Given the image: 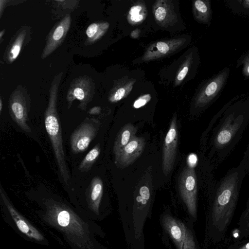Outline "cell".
Returning a JSON list of instances; mask_svg holds the SVG:
<instances>
[{"label": "cell", "instance_id": "cell-8", "mask_svg": "<svg viewBox=\"0 0 249 249\" xmlns=\"http://www.w3.org/2000/svg\"><path fill=\"white\" fill-rule=\"evenodd\" d=\"M95 86L92 79L88 76H79L74 79L69 88L66 99L68 108H70L73 102L79 101L78 107L85 110L88 104L92 100L94 93Z\"/></svg>", "mask_w": 249, "mask_h": 249}, {"label": "cell", "instance_id": "cell-35", "mask_svg": "<svg viewBox=\"0 0 249 249\" xmlns=\"http://www.w3.org/2000/svg\"><path fill=\"white\" fill-rule=\"evenodd\" d=\"M238 249H249V242L238 248Z\"/></svg>", "mask_w": 249, "mask_h": 249}, {"label": "cell", "instance_id": "cell-3", "mask_svg": "<svg viewBox=\"0 0 249 249\" xmlns=\"http://www.w3.org/2000/svg\"><path fill=\"white\" fill-rule=\"evenodd\" d=\"M44 218L51 226L61 231L67 238L81 249H92L88 227L68 206L54 200L44 202Z\"/></svg>", "mask_w": 249, "mask_h": 249}, {"label": "cell", "instance_id": "cell-16", "mask_svg": "<svg viewBox=\"0 0 249 249\" xmlns=\"http://www.w3.org/2000/svg\"><path fill=\"white\" fill-rule=\"evenodd\" d=\"M103 193V181L100 177H95L92 179L89 184L88 201L90 208L96 214L99 213Z\"/></svg>", "mask_w": 249, "mask_h": 249}, {"label": "cell", "instance_id": "cell-29", "mask_svg": "<svg viewBox=\"0 0 249 249\" xmlns=\"http://www.w3.org/2000/svg\"><path fill=\"white\" fill-rule=\"evenodd\" d=\"M243 216L246 230L249 231V199L247 202V207L244 212Z\"/></svg>", "mask_w": 249, "mask_h": 249}, {"label": "cell", "instance_id": "cell-12", "mask_svg": "<svg viewBox=\"0 0 249 249\" xmlns=\"http://www.w3.org/2000/svg\"><path fill=\"white\" fill-rule=\"evenodd\" d=\"M71 22V17L67 14L52 28L41 54L42 59L52 54L62 44L70 28Z\"/></svg>", "mask_w": 249, "mask_h": 249}, {"label": "cell", "instance_id": "cell-5", "mask_svg": "<svg viewBox=\"0 0 249 249\" xmlns=\"http://www.w3.org/2000/svg\"><path fill=\"white\" fill-rule=\"evenodd\" d=\"M31 100L27 90L18 86L11 93L9 99V113L12 120L24 131L32 132L29 124Z\"/></svg>", "mask_w": 249, "mask_h": 249}, {"label": "cell", "instance_id": "cell-11", "mask_svg": "<svg viewBox=\"0 0 249 249\" xmlns=\"http://www.w3.org/2000/svg\"><path fill=\"white\" fill-rule=\"evenodd\" d=\"M178 127L174 116L165 136L162 152V170L167 176L172 170L175 161L178 146Z\"/></svg>", "mask_w": 249, "mask_h": 249}, {"label": "cell", "instance_id": "cell-17", "mask_svg": "<svg viewBox=\"0 0 249 249\" xmlns=\"http://www.w3.org/2000/svg\"><path fill=\"white\" fill-rule=\"evenodd\" d=\"M137 128L131 124L125 125L119 131L114 142L113 152L116 159L124 148L135 136Z\"/></svg>", "mask_w": 249, "mask_h": 249}, {"label": "cell", "instance_id": "cell-24", "mask_svg": "<svg viewBox=\"0 0 249 249\" xmlns=\"http://www.w3.org/2000/svg\"><path fill=\"white\" fill-rule=\"evenodd\" d=\"M151 98L150 94H146L140 96L133 104V107L135 108H139L146 105Z\"/></svg>", "mask_w": 249, "mask_h": 249}, {"label": "cell", "instance_id": "cell-20", "mask_svg": "<svg viewBox=\"0 0 249 249\" xmlns=\"http://www.w3.org/2000/svg\"><path fill=\"white\" fill-rule=\"evenodd\" d=\"M100 151V144L98 143L88 153L81 161L78 167L79 170L83 172L89 171L98 159Z\"/></svg>", "mask_w": 249, "mask_h": 249}, {"label": "cell", "instance_id": "cell-31", "mask_svg": "<svg viewBox=\"0 0 249 249\" xmlns=\"http://www.w3.org/2000/svg\"><path fill=\"white\" fill-rule=\"evenodd\" d=\"M101 108L100 107H94L91 108L88 111V113L91 115H96L99 114Z\"/></svg>", "mask_w": 249, "mask_h": 249}, {"label": "cell", "instance_id": "cell-7", "mask_svg": "<svg viewBox=\"0 0 249 249\" xmlns=\"http://www.w3.org/2000/svg\"><path fill=\"white\" fill-rule=\"evenodd\" d=\"M178 188L189 213L196 218L197 187L196 176L193 167L187 166L183 170L178 178Z\"/></svg>", "mask_w": 249, "mask_h": 249}, {"label": "cell", "instance_id": "cell-1", "mask_svg": "<svg viewBox=\"0 0 249 249\" xmlns=\"http://www.w3.org/2000/svg\"><path fill=\"white\" fill-rule=\"evenodd\" d=\"M213 121L210 157L216 167L233 151L249 124V96L229 101Z\"/></svg>", "mask_w": 249, "mask_h": 249}, {"label": "cell", "instance_id": "cell-10", "mask_svg": "<svg viewBox=\"0 0 249 249\" xmlns=\"http://www.w3.org/2000/svg\"><path fill=\"white\" fill-rule=\"evenodd\" d=\"M162 224L177 249H195L193 234L182 222L171 215H165Z\"/></svg>", "mask_w": 249, "mask_h": 249}, {"label": "cell", "instance_id": "cell-27", "mask_svg": "<svg viewBox=\"0 0 249 249\" xmlns=\"http://www.w3.org/2000/svg\"><path fill=\"white\" fill-rule=\"evenodd\" d=\"M166 15V10L165 8L163 7H159L158 8L155 13V18L159 21L163 20L165 18Z\"/></svg>", "mask_w": 249, "mask_h": 249}, {"label": "cell", "instance_id": "cell-6", "mask_svg": "<svg viewBox=\"0 0 249 249\" xmlns=\"http://www.w3.org/2000/svg\"><path fill=\"white\" fill-rule=\"evenodd\" d=\"M230 71V68H225L206 82L196 98V108H205L219 98L227 82Z\"/></svg>", "mask_w": 249, "mask_h": 249}, {"label": "cell", "instance_id": "cell-18", "mask_svg": "<svg viewBox=\"0 0 249 249\" xmlns=\"http://www.w3.org/2000/svg\"><path fill=\"white\" fill-rule=\"evenodd\" d=\"M108 26L109 24L107 22L90 24L86 31L87 39L85 44H91L100 39L107 31Z\"/></svg>", "mask_w": 249, "mask_h": 249}, {"label": "cell", "instance_id": "cell-9", "mask_svg": "<svg viewBox=\"0 0 249 249\" xmlns=\"http://www.w3.org/2000/svg\"><path fill=\"white\" fill-rule=\"evenodd\" d=\"M100 122L95 118H86L72 133L70 144L75 154L84 152L96 136Z\"/></svg>", "mask_w": 249, "mask_h": 249}, {"label": "cell", "instance_id": "cell-19", "mask_svg": "<svg viewBox=\"0 0 249 249\" xmlns=\"http://www.w3.org/2000/svg\"><path fill=\"white\" fill-rule=\"evenodd\" d=\"M197 19L201 22L210 24L212 18V9L209 0H197L194 2Z\"/></svg>", "mask_w": 249, "mask_h": 249}, {"label": "cell", "instance_id": "cell-36", "mask_svg": "<svg viewBox=\"0 0 249 249\" xmlns=\"http://www.w3.org/2000/svg\"><path fill=\"white\" fill-rule=\"evenodd\" d=\"M5 32V29H3V30H1L0 31V42H1V40H2V36L4 35Z\"/></svg>", "mask_w": 249, "mask_h": 249}, {"label": "cell", "instance_id": "cell-25", "mask_svg": "<svg viewBox=\"0 0 249 249\" xmlns=\"http://www.w3.org/2000/svg\"><path fill=\"white\" fill-rule=\"evenodd\" d=\"M156 47L159 53L162 54H166L171 48L169 44L163 41L158 42Z\"/></svg>", "mask_w": 249, "mask_h": 249}, {"label": "cell", "instance_id": "cell-26", "mask_svg": "<svg viewBox=\"0 0 249 249\" xmlns=\"http://www.w3.org/2000/svg\"><path fill=\"white\" fill-rule=\"evenodd\" d=\"M125 94V89L123 88H120L109 97V101L112 102L119 101L124 97Z\"/></svg>", "mask_w": 249, "mask_h": 249}, {"label": "cell", "instance_id": "cell-2", "mask_svg": "<svg viewBox=\"0 0 249 249\" xmlns=\"http://www.w3.org/2000/svg\"><path fill=\"white\" fill-rule=\"evenodd\" d=\"M246 174L244 168L239 164L230 169L216 183L212 219L213 226L219 232L225 231L231 222Z\"/></svg>", "mask_w": 249, "mask_h": 249}, {"label": "cell", "instance_id": "cell-15", "mask_svg": "<svg viewBox=\"0 0 249 249\" xmlns=\"http://www.w3.org/2000/svg\"><path fill=\"white\" fill-rule=\"evenodd\" d=\"M144 145L143 138L134 136L115 159V163L120 168L127 167L141 155Z\"/></svg>", "mask_w": 249, "mask_h": 249}, {"label": "cell", "instance_id": "cell-14", "mask_svg": "<svg viewBox=\"0 0 249 249\" xmlns=\"http://www.w3.org/2000/svg\"><path fill=\"white\" fill-rule=\"evenodd\" d=\"M31 39L29 26H22L13 37L3 54V60L8 64L12 63L18 56L22 49Z\"/></svg>", "mask_w": 249, "mask_h": 249}, {"label": "cell", "instance_id": "cell-21", "mask_svg": "<svg viewBox=\"0 0 249 249\" xmlns=\"http://www.w3.org/2000/svg\"><path fill=\"white\" fill-rule=\"evenodd\" d=\"M227 5L233 12L249 15V0H228Z\"/></svg>", "mask_w": 249, "mask_h": 249}, {"label": "cell", "instance_id": "cell-30", "mask_svg": "<svg viewBox=\"0 0 249 249\" xmlns=\"http://www.w3.org/2000/svg\"><path fill=\"white\" fill-rule=\"evenodd\" d=\"M188 71H189V68L187 66L183 67V69L178 73V76H177V79L178 81L182 80L184 79V78L185 77V76L186 75L187 73H188Z\"/></svg>", "mask_w": 249, "mask_h": 249}, {"label": "cell", "instance_id": "cell-32", "mask_svg": "<svg viewBox=\"0 0 249 249\" xmlns=\"http://www.w3.org/2000/svg\"><path fill=\"white\" fill-rule=\"evenodd\" d=\"M9 1H10L6 0H0V18H1L6 5Z\"/></svg>", "mask_w": 249, "mask_h": 249}, {"label": "cell", "instance_id": "cell-23", "mask_svg": "<svg viewBox=\"0 0 249 249\" xmlns=\"http://www.w3.org/2000/svg\"><path fill=\"white\" fill-rule=\"evenodd\" d=\"M239 165L244 168L247 174H249V141Z\"/></svg>", "mask_w": 249, "mask_h": 249}, {"label": "cell", "instance_id": "cell-33", "mask_svg": "<svg viewBox=\"0 0 249 249\" xmlns=\"http://www.w3.org/2000/svg\"><path fill=\"white\" fill-rule=\"evenodd\" d=\"M242 72L245 78H249V64L243 66Z\"/></svg>", "mask_w": 249, "mask_h": 249}, {"label": "cell", "instance_id": "cell-28", "mask_svg": "<svg viewBox=\"0 0 249 249\" xmlns=\"http://www.w3.org/2000/svg\"><path fill=\"white\" fill-rule=\"evenodd\" d=\"M247 64H249V50L239 58L236 67L239 68L242 65L243 66Z\"/></svg>", "mask_w": 249, "mask_h": 249}, {"label": "cell", "instance_id": "cell-37", "mask_svg": "<svg viewBox=\"0 0 249 249\" xmlns=\"http://www.w3.org/2000/svg\"><path fill=\"white\" fill-rule=\"evenodd\" d=\"M2 107H3V102L1 97L0 98V113L2 112Z\"/></svg>", "mask_w": 249, "mask_h": 249}, {"label": "cell", "instance_id": "cell-13", "mask_svg": "<svg viewBox=\"0 0 249 249\" xmlns=\"http://www.w3.org/2000/svg\"><path fill=\"white\" fill-rule=\"evenodd\" d=\"M0 194L6 207L19 231L29 238L38 241H43L44 239L43 235L29 223L13 207L1 185H0Z\"/></svg>", "mask_w": 249, "mask_h": 249}, {"label": "cell", "instance_id": "cell-34", "mask_svg": "<svg viewBox=\"0 0 249 249\" xmlns=\"http://www.w3.org/2000/svg\"><path fill=\"white\" fill-rule=\"evenodd\" d=\"M140 33V30L136 29V30L133 31L131 33V36L133 38H136L139 36Z\"/></svg>", "mask_w": 249, "mask_h": 249}, {"label": "cell", "instance_id": "cell-22", "mask_svg": "<svg viewBox=\"0 0 249 249\" xmlns=\"http://www.w3.org/2000/svg\"><path fill=\"white\" fill-rule=\"evenodd\" d=\"M142 10V7L139 5L133 6L129 12L130 18L131 21L138 22L142 20L143 17L140 14V12Z\"/></svg>", "mask_w": 249, "mask_h": 249}, {"label": "cell", "instance_id": "cell-4", "mask_svg": "<svg viewBox=\"0 0 249 249\" xmlns=\"http://www.w3.org/2000/svg\"><path fill=\"white\" fill-rule=\"evenodd\" d=\"M62 75L63 72H59L52 82L44 120L45 128L52 145L59 171L63 181L68 184L70 182L71 175L65 159L62 129L56 106L58 89Z\"/></svg>", "mask_w": 249, "mask_h": 249}]
</instances>
